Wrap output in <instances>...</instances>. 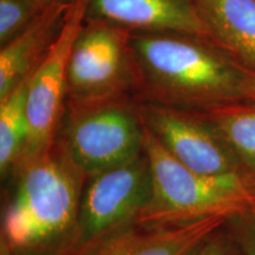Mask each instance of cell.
<instances>
[{"mask_svg":"<svg viewBox=\"0 0 255 255\" xmlns=\"http://www.w3.org/2000/svg\"><path fill=\"white\" fill-rule=\"evenodd\" d=\"M137 110L143 126L187 168L206 176H245L227 143L197 114L143 101Z\"/></svg>","mask_w":255,"mask_h":255,"instance_id":"obj_8","label":"cell"},{"mask_svg":"<svg viewBox=\"0 0 255 255\" xmlns=\"http://www.w3.org/2000/svg\"><path fill=\"white\" fill-rule=\"evenodd\" d=\"M144 127V126H143ZM144 152L151 195L137 220L142 227L182 225L255 208V189L246 176H206L178 162L144 127Z\"/></svg>","mask_w":255,"mask_h":255,"instance_id":"obj_3","label":"cell"},{"mask_svg":"<svg viewBox=\"0 0 255 255\" xmlns=\"http://www.w3.org/2000/svg\"><path fill=\"white\" fill-rule=\"evenodd\" d=\"M43 6H52V5H72L77 0H34Z\"/></svg>","mask_w":255,"mask_h":255,"instance_id":"obj_18","label":"cell"},{"mask_svg":"<svg viewBox=\"0 0 255 255\" xmlns=\"http://www.w3.org/2000/svg\"><path fill=\"white\" fill-rule=\"evenodd\" d=\"M215 129L242 167L255 170V103L193 111Z\"/></svg>","mask_w":255,"mask_h":255,"instance_id":"obj_13","label":"cell"},{"mask_svg":"<svg viewBox=\"0 0 255 255\" xmlns=\"http://www.w3.org/2000/svg\"><path fill=\"white\" fill-rule=\"evenodd\" d=\"M220 47L255 72V0H194Z\"/></svg>","mask_w":255,"mask_h":255,"instance_id":"obj_12","label":"cell"},{"mask_svg":"<svg viewBox=\"0 0 255 255\" xmlns=\"http://www.w3.org/2000/svg\"><path fill=\"white\" fill-rule=\"evenodd\" d=\"M31 76L0 100V170L2 176L11 169L17 168L26 149L28 139L26 100Z\"/></svg>","mask_w":255,"mask_h":255,"instance_id":"obj_14","label":"cell"},{"mask_svg":"<svg viewBox=\"0 0 255 255\" xmlns=\"http://www.w3.org/2000/svg\"><path fill=\"white\" fill-rule=\"evenodd\" d=\"M188 255H229L225 245L208 237Z\"/></svg>","mask_w":255,"mask_h":255,"instance_id":"obj_16","label":"cell"},{"mask_svg":"<svg viewBox=\"0 0 255 255\" xmlns=\"http://www.w3.org/2000/svg\"><path fill=\"white\" fill-rule=\"evenodd\" d=\"M131 31L84 20L68 63L66 107H90L129 97L137 92V76L130 47Z\"/></svg>","mask_w":255,"mask_h":255,"instance_id":"obj_4","label":"cell"},{"mask_svg":"<svg viewBox=\"0 0 255 255\" xmlns=\"http://www.w3.org/2000/svg\"><path fill=\"white\" fill-rule=\"evenodd\" d=\"M226 216L216 215L164 227H129L84 255H188L216 231Z\"/></svg>","mask_w":255,"mask_h":255,"instance_id":"obj_10","label":"cell"},{"mask_svg":"<svg viewBox=\"0 0 255 255\" xmlns=\"http://www.w3.org/2000/svg\"><path fill=\"white\" fill-rule=\"evenodd\" d=\"M85 20L131 32H178L214 41L194 0H90Z\"/></svg>","mask_w":255,"mask_h":255,"instance_id":"obj_9","label":"cell"},{"mask_svg":"<svg viewBox=\"0 0 255 255\" xmlns=\"http://www.w3.org/2000/svg\"><path fill=\"white\" fill-rule=\"evenodd\" d=\"M71 5H52L41 11L26 30L0 51V100L33 73L62 30Z\"/></svg>","mask_w":255,"mask_h":255,"instance_id":"obj_11","label":"cell"},{"mask_svg":"<svg viewBox=\"0 0 255 255\" xmlns=\"http://www.w3.org/2000/svg\"><path fill=\"white\" fill-rule=\"evenodd\" d=\"M43 6L34 0H0V45L5 46L30 26Z\"/></svg>","mask_w":255,"mask_h":255,"instance_id":"obj_15","label":"cell"},{"mask_svg":"<svg viewBox=\"0 0 255 255\" xmlns=\"http://www.w3.org/2000/svg\"><path fill=\"white\" fill-rule=\"evenodd\" d=\"M88 178L73 255H84L102 241L136 225L151 195L150 168L144 150L131 161Z\"/></svg>","mask_w":255,"mask_h":255,"instance_id":"obj_6","label":"cell"},{"mask_svg":"<svg viewBox=\"0 0 255 255\" xmlns=\"http://www.w3.org/2000/svg\"><path fill=\"white\" fill-rule=\"evenodd\" d=\"M137 92L186 111L255 103V72L206 38L178 32H131Z\"/></svg>","mask_w":255,"mask_h":255,"instance_id":"obj_1","label":"cell"},{"mask_svg":"<svg viewBox=\"0 0 255 255\" xmlns=\"http://www.w3.org/2000/svg\"><path fill=\"white\" fill-rule=\"evenodd\" d=\"M89 1L77 0L70 6L58 37L32 73L26 100L28 139L21 161L44 154L56 143L66 104L70 53L84 24Z\"/></svg>","mask_w":255,"mask_h":255,"instance_id":"obj_7","label":"cell"},{"mask_svg":"<svg viewBox=\"0 0 255 255\" xmlns=\"http://www.w3.org/2000/svg\"><path fill=\"white\" fill-rule=\"evenodd\" d=\"M15 191L2 219L12 255H68L77 247L85 175L58 143L18 164Z\"/></svg>","mask_w":255,"mask_h":255,"instance_id":"obj_2","label":"cell"},{"mask_svg":"<svg viewBox=\"0 0 255 255\" xmlns=\"http://www.w3.org/2000/svg\"><path fill=\"white\" fill-rule=\"evenodd\" d=\"M247 239L244 242L246 255H255V233H247Z\"/></svg>","mask_w":255,"mask_h":255,"instance_id":"obj_17","label":"cell"},{"mask_svg":"<svg viewBox=\"0 0 255 255\" xmlns=\"http://www.w3.org/2000/svg\"><path fill=\"white\" fill-rule=\"evenodd\" d=\"M85 177L131 161L144 150V127L129 97L68 109L57 142Z\"/></svg>","mask_w":255,"mask_h":255,"instance_id":"obj_5","label":"cell"}]
</instances>
